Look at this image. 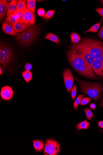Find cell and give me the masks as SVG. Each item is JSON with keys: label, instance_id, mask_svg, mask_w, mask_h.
Wrapping results in <instances>:
<instances>
[{"label": "cell", "instance_id": "6da1fadb", "mask_svg": "<svg viewBox=\"0 0 103 155\" xmlns=\"http://www.w3.org/2000/svg\"><path fill=\"white\" fill-rule=\"evenodd\" d=\"M67 57L72 67L82 76L91 79H99L94 73L91 66L82 56L78 54L72 49L68 50Z\"/></svg>", "mask_w": 103, "mask_h": 155}, {"label": "cell", "instance_id": "7a4b0ae2", "mask_svg": "<svg viewBox=\"0 0 103 155\" xmlns=\"http://www.w3.org/2000/svg\"><path fill=\"white\" fill-rule=\"evenodd\" d=\"M88 51L95 59L103 61V42L90 38H84L76 43Z\"/></svg>", "mask_w": 103, "mask_h": 155}, {"label": "cell", "instance_id": "3957f363", "mask_svg": "<svg viewBox=\"0 0 103 155\" xmlns=\"http://www.w3.org/2000/svg\"><path fill=\"white\" fill-rule=\"evenodd\" d=\"M83 93L88 96L95 101H97L102 96L103 86L98 82H90L83 81L75 77Z\"/></svg>", "mask_w": 103, "mask_h": 155}, {"label": "cell", "instance_id": "277c9868", "mask_svg": "<svg viewBox=\"0 0 103 155\" xmlns=\"http://www.w3.org/2000/svg\"><path fill=\"white\" fill-rule=\"evenodd\" d=\"M40 28L39 26L32 27L21 33H18L16 40L23 46H27L36 38Z\"/></svg>", "mask_w": 103, "mask_h": 155}, {"label": "cell", "instance_id": "5b68a950", "mask_svg": "<svg viewBox=\"0 0 103 155\" xmlns=\"http://www.w3.org/2000/svg\"><path fill=\"white\" fill-rule=\"evenodd\" d=\"M13 52L11 49L5 45H1L0 47V63L1 65L6 70L13 58Z\"/></svg>", "mask_w": 103, "mask_h": 155}, {"label": "cell", "instance_id": "8992f818", "mask_svg": "<svg viewBox=\"0 0 103 155\" xmlns=\"http://www.w3.org/2000/svg\"><path fill=\"white\" fill-rule=\"evenodd\" d=\"M59 143L53 139H48L46 142L44 150L45 155H56L60 152Z\"/></svg>", "mask_w": 103, "mask_h": 155}, {"label": "cell", "instance_id": "52a82bcc", "mask_svg": "<svg viewBox=\"0 0 103 155\" xmlns=\"http://www.w3.org/2000/svg\"><path fill=\"white\" fill-rule=\"evenodd\" d=\"M63 76L66 90L70 93L74 82L73 75L69 69H66L63 71Z\"/></svg>", "mask_w": 103, "mask_h": 155}, {"label": "cell", "instance_id": "ba28073f", "mask_svg": "<svg viewBox=\"0 0 103 155\" xmlns=\"http://www.w3.org/2000/svg\"><path fill=\"white\" fill-rule=\"evenodd\" d=\"M21 23L32 25L35 23V17L34 14L26 7Z\"/></svg>", "mask_w": 103, "mask_h": 155}, {"label": "cell", "instance_id": "9c48e42d", "mask_svg": "<svg viewBox=\"0 0 103 155\" xmlns=\"http://www.w3.org/2000/svg\"><path fill=\"white\" fill-rule=\"evenodd\" d=\"M94 74L98 78L103 79V61L99 59H95L91 66Z\"/></svg>", "mask_w": 103, "mask_h": 155}, {"label": "cell", "instance_id": "30bf717a", "mask_svg": "<svg viewBox=\"0 0 103 155\" xmlns=\"http://www.w3.org/2000/svg\"><path fill=\"white\" fill-rule=\"evenodd\" d=\"M14 92L12 88L9 86H4L2 88L1 96L2 99L5 100H9L11 99L13 95Z\"/></svg>", "mask_w": 103, "mask_h": 155}, {"label": "cell", "instance_id": "8fae6325", "mask_svg": "<svg viewBox=\"0 0 103 155\" xmlns=\"http://www.w3.org/2000/svg\"><path fill=\"white\" fill-rule=\"evenodd\" d=\"M2 29L5 33L11 36L17 35L19 33L15 31L12 25L7 22H3Z\"/></svg>", "mask_w": 103, "mask_h": 155}, {"label": "cell", "instance_id": "7c38bea8", "mask_svg": "<svg viewBox=\"0 0 103 155\" xmlns=\"http://www.w3.org/2000/svg\"><path fill=\"white\" fill-rule=\"evenodd\" d=\"M13 27L15 31L17 32H20L25 31L26 29L32 27L31 25L22 23H17L10 24Z\"/></svg>", "mask_w": 103, "mask_h": 155}, {"label": "cell", "instance_id": "4fadbf2b", "mask_svg": "<svg viewBox=\"0 0 103 155\" xmlns=\"http://www.w3.org/2000/svg\"><path fill=\"white\" fill-rule=\"evenodd\" d=\"M7 1L6 0H1L0 1V20L2 21L4 17L9 4L7 3Z\"/></svg>", "mask_w": 103, "mask_h": 155}, {"label": "cell", "instance_id": "5bb4252c", "mask_svg": "<svg viewBox=\"0 0 103 155\" xmlns=\"http://www.w3.org/2000/svg\"><path fill=\"white\" fill-rule=\"evenodd\" d=\"M6 22L10 24L21 23V21L18 15L14 13L7 15L6 17Z\"/></svg>", "mask_w": 103, "mask_h": 155}, {"label": "cell", "instance_id": "9a60e30c", "mask_svg": "<svg viewBox=\"0 0 103 155\" xmlns=\"http://www.w3.org/2000/svg\"><path fill=\"white\" fill-rule=\"evenodd\" d=\"M34 149L37 152H41L43 150L44 147V143L42 141L36 140L33 141Z\"/></svg>", "mask_w": 103, "mask_h": 155}, {"label": "cell", "instance_id": "2e32d148", "mask_svg": "<svg viewBox=\"0 0 103 155\" xmlns=\"http://www.w3.org/2000/svg\"><path fill=\"white\" fill-rule=\"evenodd\" d=\"M18 1L17 0H13L11 1L9 5L8 9L7 12V15L13 13L17 8V5Z\"/></svg>", "mask_w": 103, "mask_h": 155}, {"label": "cell", "instance_id": "e0dca14e", "mask_svg": "<svg viewBox=\"0 0 103 155\" xmlns=\"http://www.w3.org/2000/svg\"><path fill=\"white\" fill-rule=\"evenodd\" d=\"M43 39H47L55 43L56 44H58L60 41L58 36L52 33H49Z\"/></svg>", "mask_w": 103, "mask_h": 155}, {"label": "cell", "instance_id": "ac0fdd59", "mask_svg": "<svg viewBox=\"0 0 103 155\" xmlns=\"http://www.w3.org/2000/svg\"><path fill=\"white\" fill-rule=\"evenodd\" d=\"M36 1L35 0L27 1L26 7L30 11L33 13H35Z\"/></svg>", "mask_w": 103, "mask_h": 155}, {"label": "cell", "instance_id": "d6986e66", "mask_svg": "<svg viewBox=\"0 0 103 155\" xmlns=\"http://www.w3.org/2000/svg\"><path fill=\"white\" fill-rule=\"evenodd\" d=\"M22 75L26 82L29 83L32 80L33 75L30 71L25 70L23 72Z\"/></svg>", "mask_w": 103, "mask_h": 155}, {"label": "cell", "instance_id": "ffe728a7", "mask_svg": "<svg viewBox=\"0 0 103 155\" xmlns=\"http://www.w3.org/2000/svg\"><path fill=\"white\" fill-rule=\"evenodd\" d=\"M103 21V18H102V19L98 23L93 25L92 27L90 28L87 31H85L84 33H86L88 32H91L92 33L97 32L98 29L100 28V26L102 21Z\"/></svg>", "mask_w": 103, "mask_h": 155}, {"label": "cell", "instance_id": "44dd1931", "mask_svg": "<svg viewBox=\"0 0 103 155\" xmlns=\"http://www.w3.org/2000/svg\"><path fill=\"white\" fill-rule=\"evenodd\" d=\"M90 126V124L86 120H85L78 124L77 126V130L80 131L81 130L84 129L87 130Z\"/></svg>", "mask_w": 103, "mask_h": 155}, {"label": "cell", "instance_id": "7402d4cb", "mask_svg": "<svg viewBox=\"0 0 103 155\" xmlns=\"http://www.w3.org/2000/svg\"><path fill=\"white\" fill-rule=\"evenodd\" d=\"M27 1L25 0H19L17 2V9L18 11H21L24 9L26 7Z\"/></svg>", "mask_w": 103, "mask_h": 155}, {"label": "cell", "instance_id": "603a6c76", "mask_svg": "<svg viewBox=\"0 0 103 155\" xmlns=\"http://www.w3.org/2000/svg\"><path fill=\"white\" fill-rule=\"evenodd\" d=\"M84 96L83 94L80 95L76 99L74 104V108L75 110H78V105L81 103L82 100V98Z\"/></svg>", "mask_w": 103, "mask_h": 155}, {"label": "cell", "instance_id": "cb8c5ba5", "mask_svg": "<svg viewBox=\"0 0 103 155\" xmlns=\"http://www.w3.org/2000/svg\"><path fill=\"white\" fill-rule=\"evenodd\" d=\"M55 12V9L48 11L43 17V18L45 20H49V19L51 18L54 15Z\"/></svg>", "mask_w": 103, "mask_h": 155}, {"label": "cell", "instance_id": "d4e9b609", "mask_svg": "<svg viewBox=\"0 0 103 155\" xmlns=\"http://www.w3.org/2000/svg\"><path fill=\"white\" fill-rule=\"evenodd\" d=\"M84 111L85 112L86 118L90 120L92 118L94 114L92 112L90 109L87 108H85L84 109Z\"/></svg>", "mask_w": 103, "mask_h": 155}, {"label": "cell", "instance_id": "484cf974", "mask_svg": "<svg viewBox=\"0 0 103 155\" xmlns=\"http://www.w3.org/2000/svg\"><path fill=\"white\" fill-rule=\"evenodd\" d=\"M26 7H25V8H24V9H23V10L21 11H18L16 9L15 10L13 13H16L18 15V16H19V18L20 19L21 21L23 17V15Z\"/></svg>", "mask_w": 103, "mask_h": 155}, {"label": "cell", "instance_id": "4316f807", "mask_svg": "<svg viewBox=\"0 0 103 155\" xmlns=\"http://www.w3.org/2000/svg\"><path fill=\"white\" fill-rule=\"evenodd\" d=\"M77 85H75L72 86L71 91V97L72 100H74L77 94Z\"/></svg>", "mask_w": 103, "mask_h": 155}, {"label": "cell", "instance_id": "83f0119b", "mask_svg": "<svg viewBox=\"0 0 103 155\" xmlns=\"http://www.w3.org/2000/svg\"><path fill=\"white\" fill-rule=\"evenodd\" d=\"M92 100V99L91 98L87 97L84 98L82 100L80 105H86L90 102Z\"/></svg>", "mask_w": 103, "mask_h": 155}, {"label": "cell", "instance_id": "f1b7e54d", "mask_svg": "<svg viewBox=\"0 0 103 155\" xmlns=\"http://www.w3.org/2000/svg\"><path fill=\"white\" fill-rule=\"evenodd\" d=\"M37 14L39 16L43 17L45 15V11L43 8H39L37 11Z\"/></svg>", "mask_w": 103, "mask_h": 155}, {"label": "cell", "instance_id": "f546056e", "mask_svg": "<svg viewBox=\"0 0 103 155\" xmlns=\"http://www.w3.org/2000/svg\"><path fill=\"white\" fill-rule=\"evenodd\" d=\"M24 67L26 70L30 71L32 69L33 66L31 64L27 63L25 65Z\"/></svg>", "mask_w": 103, "mask_h": 155}, {"label": "cell", "instance_id": "4dcf8cb0", "mask_svg": "<svg viewBox=\"0 0 103 155\" xmlns=\"http://www.w3.org/2000/svg\"><path fill=\"white\" fill-rule=\"evenodd\" d=\"M80 36L79 35L76 33H72L70 35V37L71 40H73L79 37Z\"/></svg>", "mask_w": 103, "mask_h": 155}, {"label": "cell", "instance_id": "1f68e13d", "mask_svg": "<svg viewBox=\"0 0 103 155\" xmlns=\"http://www.w3.org/2000/svg\"><path fill=\"white\" fill-rule=\"evenodd\" d=\"M98 36L100 38L103 39V25L98 33Z\"/></svg>", "mask_w": 103, "mask_h": 155}, {"label": "cell", "instance_id": "d6a6232c", "mask_svg": "<svg viewBox=\"0 0 103 155\" xmlns=\"http://www.w3.org/2000/svg\"><path fill=\"white\" fill-rule=\"evenodd\" d=\"M97 12L103 18V8H98L96 9Z\"/></svg>", "mask_w": 103, "mask_h": 155}, {"label": "cell", "instance_id": "836d02e7", "mask_svg": "<svg viewBox=\"0 0 103 155\" xmlns=\"http://www.w3.org/2000/svg\"><path fill=\"white\" fill-rule=\"evenodd\" d=\"M81 39V37H79L77 38V39H76L73 40H71L72 42L74 43H78L79 42V41Z\"/></svg>", "mask_w": 103, "mask_h": 155}, {"label": "cell", "instance_id": "e575fe53", "mask_svg": "<svg viewBox=\"0 0 103 155\" xmlns=\"http://www.w3.org/2000/svg\"><path fill=\"white\" fill-rule=\"evenodd\" d=\"M90 107L93 110H94L96 108V106L94 104L92 103L90 104Z\"/></svg>", "mask_w": 103, "mask_h": 155}, {"label": "cell", "instance_id": "d590c367", "mask_svg": "<svg viewBox=\"0 0 103 155\" xmlns=\"http://www.w3.org/2000/svg\"><path fill=\"white\" fill-rule=\"evenodd\" d=\"M99 127L102 128H103V121H100L98 123Z\"/></svg>", "mask_w": 103, "mask_h": 155}, {"label": "cell", "instance_id": "8d00e7d4", "mask_svg": "<svg viewBox=\"0 0 103 155\" xmlns=\"http://www.w3.org/2000/svg\"><path fill=\"white\" fill-rule=\"evenodd\" d=\"M3 73V71L1 67H0V75H1Z\"/></svg>", "mask_w": 103, "mask_h": 155}, {"label": "cell", "instance_id": "74e56055", "mask_svg": "<svg viewBox=\"0 0 103 155\" xmlns=\"http://www.w3.org/2000/svg\"><path fill=\"white\" fill-rule=\"evenodd\" d=\"M101 106H103V99L102 100V102H101Z\"/></svg>", "mask_w": 103, "mask_h": 155}, {"label": "cell", "instance_id": "f35d334b", "mask_svg": "<svg viewBox=\"0 0 103 155\" xmlns=\"http://www.w3.org/2000/svg\"><path fill=\"white\" fill-rule=\"evenodd\" d=\"M101 3L103 5V1H100Z\"/></svg>", "mask_w": 103, "mask_h": 155}]
</instances>
